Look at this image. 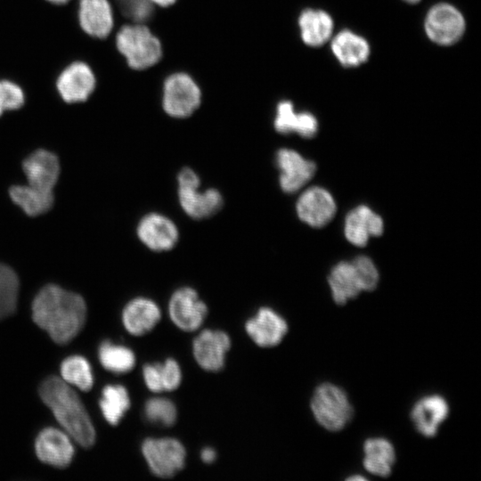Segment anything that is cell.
Listing matches in <instances>:
<instances>
[{
  "mask_svg": "<svg viewBox=\"0 0 481 481\" xmlns=\"http://www.w3.org/2000/svg\"><path fill=\"white\" fill-rule=\"evenodd\" d=\"M99 359L106 370L117 374L130 371L135 364V356L131 349L110 341L101 345Z\"/></svg>",
  "mask_w": 481,
  "mask_h": 481,
  "instance_id": "29",
  "label": "cell"
},
{
  "mask_svg": "<svg viewBox=\"0 0 481 481\" xmlns=\"http://www.w3.org/2000/svg\"><path fill=\"white\" fill-rule=\"evenodd\" d=\"M9 192L12 201L30 216L45 213L53 203V191L38 189L29 184L12 186Z\"/></svg>",
  "mask_w": 481,
  "mask_h": 481,
  "instance_id": "27",
  "label": "cell"
},
{
  "mask_svg": "<svg viewBox=\"0 0 481 481\" xmlns=\"http://www.w3.org/2000/svg\"><path fill=\"white\" fill-rule=\"evenodd\" d=\"M364 469L371 474L387 477L392 473L395 462V450L389 440L383 437H372L363 444Z\"/></svg>",
  "mask_w": 481,
  "mask_h": 481,
  "instance_id": "24",
  "label": "cell"
},
{
  "mask_svg": "<svg viewBox=\"0 0 481 481\" xmlns=\"http://www.w3.org/2000/svg\"><path fill=\"white\" fill-rule=\"evenodd\" d=\"M35 449L41 461L57 468L67 467L74 455V447L68 434L53 428L40 432Z\"/></svg>",
  "mask_w": 481,
  "mask_h": 481,
  "instance_id": "17",
  "label": "cell"
},
{
  "mask_svg": "<svg viewBox=\"0 0 481 481\" xmlns=\"http://www.w3.org/2000/svg\"><path fill=\"white\" fill-rule=\"evenodd\" d=\"M449 414V405L440 395H429L419 399L411 411L415 429L425 437H434Z\"/></svg>",
  "mask_w": 481,
  "mask_h": 481,
  "instance_id": "16",
  "label": "cell"
},
{
  "mask_svg": "<svg viewBox=\"0 0 481 481\" xmlns=\"http://www.w3.org/2000/svg\"><path fill=\"white\" fill-rule=\"evenodd\" d=\"M62 379L77 387L83 391H89L93 387V375L88 362L82 356L74 355L65 359L61 366Z\"/></svg>",
  "mask_w": 481,
  "mask_h": 481,
  "instance_id": "30",
  "label": "cell"
},
{
  "mask_svg": "<svg viewBox=\"0 0 481 481\" xmlns=\"http://www.w3.org/2000/svg\"><path fill=\"white\" fill-rule=\"evenodd\" d=\"M328 282L332 298L338 306L346 304L363 291L359 274L352 262L338 263L331 269Z\"/></svg>",
  "mask_w": 481,
  "mask_h": 481,
  "instance_id": "23",
  "label": "cell"
},
{
  "mask_svg": "<svg viewBox=\"0 0 481 481\" xmlns=\"http://www.w3.org/2000/svg\"><path fill=\"white\" fill-rule=\"evenodd\" d=\"M142 453L151 473L161 478L174 477L185 464L186 450L175 438H147L142 444Z\"/></svg>",
  "mask_w": 481,
  "mask_h": 481,
  "instance_id": "5",
  "label": "cell"
},
{
  "mask_svg": "<svg viewBox=\"0 0 481 481\" xmlns=\"http://www.w3.org/2000/svg\"><path fill=\"white\" fill-rule=\"evenodd\" d=\"M249 337L261 347L279 345L288 332L285 319L269 307H261L245 323Z\"/></svg>",
  "mask_w": 481,
  "mask_h": 481,
  "instance_id": "13",
  "label": "cell"
},
{
  "mask_svg": "<svg viewBox=\"0 0 481 481\" xmlns=\"http://www.w3.org/2000/svg\"><path fill=\"white\" fill-rule=\"evenodd\" d=\"M200 96L198 86L188 75L174 74L165 81L162 106L173 118H186L198 109Z\"/></svg>",
  "mask_w": 481,
  "mask_h": 481,
  "instance_id": "6",
  "label": "cell"
},
{
  "mask_svg": "<svg viewBox=\"0 0 481 481\" xmlns=\"http://www.w3.org/2000/svg\"><path fill=\"white\" fill-rule=\"evenodd\" d=\"M159 380L164 391H174L182 382V371L178 363L172 358L159 363Z\"/></svg>",
  "mask_w": 481,
  "mask_h": 481,
  "instance_id": "36",
  "label": "cell"
},
{
  "mask_svg": "<svg viewBox=\"0 0 481 481\" xmlns=\"http://www.w3.org/2000/svg\"><path fill=\"white\" fill-rule=\"evenodd\" d=\"M39 395L67 434L83 447H91L95 430L76 392L62 379L51 376L43 381Z\"/></svg>",
  "mask_w": 481,
  "mask_h": 481,
  "instance_id": "2",
  "label": "cell"
},
{
  "mask_svg": "<svg viewBox=\"0 0 481 481\" xmlns=\"http://www.w3.org/2000/svg\"><path fill=\"white\" fill-rule=\"evenodd\" d=\"M161 312L152 299L139 297L126 304L122 312V322L126 330L134 336H143L159 323Z\"/></svg>",
  "mask_w": 481,
  "mask_h": 481,
  "instance_id": "20",
  "label": "cell"
},
{
  "mask_svg": "<svg viewBox=\"0 0 481 481\" xmlns=\"http://www.w3.org/2000/svg\"><path fill=\"white\" fill-rule=\"evenodd\" d=\"M25 102L22 89L9 80H0V116L5 110H18Z\"/></svg>",
  "mask_w": 481,
  "mask_h": 481,
  "instance_id": "33",
  "label": "cell"
},
{
  "mask_svg": "<svg viewBox=\"0 0 481 481\" xmlns=\"http://www.w3.org/2000/svg\"><path fill=\"white\" fill-rule=\"evenodd\" d=\"M99 404L105 420L111 425H117L130 407L127 390L121 385L106 386Z\"/></svg>",
  "mask_w": 481,
  "mask_h": 481,
  "instance_id": "28",
  "label": "cell"
},
{
  "mask_svg": "<svg viewBox=\"0 0 481 481\" xmlns=\"http://www.w3.org/2000/svg\"><path fill=\"white\" fill-rule=\"evenodd\" d=\"M200 458L205 463H212L216 458V451L210 447L204 448L200 452Z\"/></svg>",
  "mask_w": 481,
  "mask_h": 481,
  "instance_id": "37",
  "label": "cell"
},
{
  "mask_svg": "<svg viewBox=\"0 0 481 481\" xmlns=\"http://www.w3.org/2000/svg\"><path fill=\"white\" fill-rule=\"evenodd\" d=\"M151 4H156L160 6H168L175 2V0H149Z\"/></svg>",
  "mask_w": 481,
  "mask_h": 481,
  "instance_id": "38",
  "label": "cell"
},
{
  "mask_svg": "<svg viewBox=\"0 0 481 481\" xmlns=\"http://www.w3.org/2000/svg\"><path fill=\"white\" fill-rule=\"evenodd\" d=\"M352 264L359 274L363 291L375 289L379 282V272L372 260L368 257L359 256Z\"/></svg>",
  "mask_w": 481,
  "mask_h": 481,
  "instance_id": "34",
  "label": "cell"
},
{
  "mask_svg": "<svg viewBox=\"0 0 481 481\" xmlns=\"http://www.w3.org/2000/svg\"><path fill=\"white\" fill-rule=\"evenodd\" d=\"M86 316L84 298L74 292L49 284L35 297L33 321L57 344H66L83 328Z\"/></svg>",
  "mask_w": 481,
  "mask_h": 481,
  "instance_id": "1",
  "label": "cell"
},
{
  "mask_svg": "<svg viewBox=\"0 0 481 481\" xmlns=\"http://www.w3.org/2000/svg\"><path fill=\"white\" fill-rule=\"evenodd\" d=\"M168 313L173 323L180 330L194 331L207 317L208 306L193 288L182 287L171 295Z\"/></svg>",
  "mask_w": 481,
  "mask_h": 481,
  "instance_id": "8",
  "label": "cell"
},
{
  "mask_svg": "<svg viewBox=\"0 0 481 481\" xmlns=\"http://www.w3.org/2000/svg\"><path fill=\"white\" fill-rule=\"evenodd\" d=\"M331 50L344 67L359 66L370 54L367 41L349 30H343L333 37Z\"/></svg>",
  "mask_w": 481,
  "mask_h": 481,
  "instance_id": "25",
  "label": "cell"
},
{
  "mask_svg": "<svg viewBox=\"0 0 481 481\" xmlns=\"http://www.w3.org/2000/svg\"><path fill=\"white\" fill-rule=\"evenodd\" d=\"M28 184L46 191H53L59 175L58 158L46 150H37L22 163Z\"/></svg>",
  "mask_w": 481,
  "mask_h": 481,
  "instance_id": "19",
  "label": "cell"
},
{
  "mask_svg": "<svg viewBox=\"0 0 481 481\" xmlns=\"http://www.w3.org/2000/svg\"><path fill=\"white\" fill-rule=\"evenodd\" d=\"M230 347L231 338L223 330H203L192 341L194 359L208 371L216 372L224 368Z\"/></svg>",
  "mask_w": 481,
  "mask_h": 481,
  "instance_id": "11",
  "label": "cell"
},
{
  "mask_svg": "<svg viewBox=\"0 0 481 481\" xmlns=\"http://www.w3.org/2000/svg\"><path fill=\"white\" fill-rule=\"evenodd\" d=\"M95 77L91 68L82 61H75L65 68L56 80V88L69 103L87 100L95 88Z\"/></svg>",
  "mask_w": 481,
  "mask_h": 481,
  "instance_id": "14",
  "label": "cell"
},
{
  "mask_svg": "<svg viewBox=\"0 0 481 481\" xmlns=\"http://www.w3.org/2000/svg\"><path fill=\"white\" fill-rule=\"evenodd\" d=\"M19 279L9 266L0 264V320L14 313L17 306Z\"/></svg>",
  "mask_w": 481,
  "mask_h": 481,
  "instance_id": "31",
  "label": "cell"
},
{
  "mask_svg": "<svg viewBox=\"0 0 481 481\" xmlns=\"http://www.w3.org/2000/svg\"><path fill=\"white\" fill-rule=\"evenodd\" d=\"M425 29L433 42L449 45L457 42L465 30V21L461 13L452 5L439 4L432 7L427 14Z\"/></svg>",
  "mask_w": 481,
  "mask_h": 481,
  "instance_id": "9",
  "label": "cell"
},
{
  "mask_svg": "<svg viewBox=\"0 0 481 481\" xmlns=\"http://www.w3.org/2000/svg\"><path fill=\"white\" fill-rule=\"evenodd\" d=\"M275 164L280 172V187L286 193L299 191L316 171L314 162L289 148H281L276 152Z\"/></svg>",
  "mask_w": 481,
  "mask_h": 481,
  "instance_id": "10",
  "label": "cell"
},
{
  "mask_svg": "<svg viewBox=\"0 0 481 481\" xmlns=\"http://www.w3.org/2000/svg\"><path fill=\"white\" fill-rule=\"evenodd\" d=\"M121 12L135 22L144 21L152 14L149 0H115Z\"/></svg>",
  "mask_w": 481,
  "mask_h": 481,
  "instance_id": "35",
  "label": "cell"
},
{
  "mask_svg": "<svg viewBox=\"0 0 481 481\" xmlns=\"http://www.w3.org/2000/svg\"><path fill=\"white\" fill-rule=\"evenodd\" d=\"M336 208L332 195L327 190L317 186L306 190L296 204L298 218L315 228L328 224L334 217Z\"/></svg>",
  "mask_w": 481,
  "mask_h": 481,
  "instance_id": "12",
  "label": "cell"
},
{
  "mask_svg": "<svg viewBox=\"0 0 481 481\" xmlns=\"http://www.w3.org/2000/svg\"><path fill=\"white\" fill-rule=\"evenodd\" d=\"M144 413L149 421L165 427L175 423L177 410L174 403L167 398L153 397L145 403Z\"/></svg>",
  "mask_w": 481,
  "mask_h": 481,
  "instance_id": "32",
  "label": "cell"
},
{
  "mask_svg": "<svg viewBox=\"0 0 481 481\" xmlns=\"http://www.w3.org/2000/svg\"><path fill=\"white\" fill-rule=\"evenodd\" d=\"M310 405L317 423L331 432L342 430L354 414L346 391L330 382L322 383L314 389Z\"/></svg>",
  "mask_w": 481,
  "mask_h": 481,
  "instance_id": "3",
  "label": "cell"
},
{
  "mask_svg": "<svg viewBox=\"0 0 481 481\" xmlns=\"http://www.w3.org/2000/svg\"><path fill=\"white\" fill-rule=\"evenodd\" d=\"M177 199L182 210L196 220L214 216L224 204L219 190L207 188L201 191L200 185L177 187Z\"/></svg>",
  "mask_w": 481,
  "mask_h": 481,
  "instance_id": "15",
  "label": "cell"
},
{
  "mask_svg": "<svg viewBox=\"0 0 481 481\" xmlns=\"http://www.w3.org/2000/svg\"><path fill=\"white\" fill-rule=\"evenodd\" d=\"M136 234L139 240L154 252L169 251L179 240V229L167 216L149 212L138 222Z\"/></svg>",
  "mask_w": 481,
  "mask_h": 481,
  "instance_id": "7",
  "label": "cell"
},
{
  "mask_svg": "<svg viewBox=\"0 0 481 481\" xmlns=\"http://www.w3.org/2000/svg\"><path fill=\"white\" fill-rule=\"evenodd\" d=\"M405 2L407 3H410V4H415L417 2H419L420 0H404Z\"/></svg>",
  "mask_w": 481,
  "mask_h": 481,
  "instance_id": "40",
  "label": "cell"
},
{
  "mask_svg": "<svg viewBox=\"0 0 481 481\" xmlns=\"http://www.w3.org/2000/svg\"><path fill=\"white\" fill-rule=\"evenodd\" d=\"M78 21L88 35L104 38L113 27L111 6L108 0H79Z\"/></svg>",
  "mask_w": 481,
  "mask_h": 481,
  "instance_id": "21",
  "label": "cell"
},
{
  "mask_svg": "<svg viewBox=\"0 0 481 481\" xmlns=\"http://www.w3.org/2000/svg\"><path fill=\"white\" fill-rule=\"evenodd\" d=\"M301 37L310 46H320L329 40L333 30L331 17L321 10L307 9L298 19Z\"/></svg>",
  "mask_w": 481,
  "mask_h": 481,
  "instance_id": "26",
  "label": "cell"
},
{
  "mask_svg": "<svg viewBox=\"0 0 481 481\" xmlns=\"http://www.w3.org/2000/svg\"><path fill=\"white\" fill-rule=\"evenodd\" d=\"M274 128L281 134L297 133L301 137L312 138L318 130L315 117L309 112H295L289 101L281 102L276 108Z\"/></svg>",
  "mask_w": 481,
  "mask_h": 481,
  "instance_id": "22",
  "label": "cell"
},
{
  "mask_svg": "<svg viewBox=\"0 0 481 481\" xmlns=\"http://www.w3.org/2000/svg\"><path fill=\"white\" fill-rule=\"evenodd\" d=\"M116 44L128 66L135 69L149 68L161 57L159 39L143 24L122 27L117 34Z\"/></svg>",
  "mask_w": 481,
  "mask_h": 481,
  "instance_id": "4",
  "label": "cell"
},
{
  "mask_svg": "<svg viewBox=\"0 0 481 481\" xmlns=\"http://www.w3.org/2000/svg\"><path fill=\"white\" fill-rule=\"evenodd\" d=\"M384 224L380 216L369 207L361 205L346 216L344 232L346 240L355 246L363 247L370 237L380 236Z\"/></svg>",
  "mask_w": 481,
  "mask_h": 481,
  "instance_id": "18",
  "label": "cell"
},
{
  "mask_svg": "<svg viewBox=\"0 0 481 481\" xmlns=\"http://www.w3.org/2000/svg\"><path fill=\"white\" fill-rule=\"evenodd\" d=\"M53 4H66L68 3L69 1L70 0H47Z\"/></svg>",
  "mask_w": 481,
  "mask_h": 481,
  "instance_id": "39",
  "label": "cell"
}]
</instances>
